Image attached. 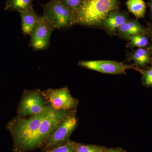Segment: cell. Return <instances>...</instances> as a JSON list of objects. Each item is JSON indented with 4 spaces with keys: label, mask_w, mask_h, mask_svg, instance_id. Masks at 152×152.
<instances>
[{
    "label": "cell",
    "mask_w": 152,
    "mask_h": 152,
    "mask_svg": "<svg viewBox=\"0 0 152 152\" xmlns=\"http://www.w3.org/2000/svg\"><path fill=\"white\" fill-rule=\"evenodd\" d=\"M34 0H7L5 11H20L29 10L33 9L32 3Z\"/></svg>",
    "instance_id": "obj_12"
},
{
    "label": "cell",
    "mask_w": 152,
    "mask_h": 152,
    "mask_svg": "<svg viewBox=\"0 0 152 152\" xmlns=\"http://www.w3.org/2000/svg\"><path fill=\"white\" fill-rule=\"evenodd\" d=\"M60 1L70 10L74 12L78 7L79 6L83 0H60Z\"/></svg>",
    "instance_id": "obj_18"
},
{
    "label": "cell",
    "mask_w": 152,
    "mask_h": 152,
    "mask_svg": "<svg viewBox=\"0 0 152 152\" xmlns=\"http://www.w3.org/2000/svg\"><path fill=\"white\" fill-rule=\"evenodd\" d=\"M78 65L88 69L110 75H125L126 73L127 70L132 69L140 71L134 66L126 64L123 62L108 60L80 61Z\"/></svg>",
    "instance_id": "obj_6"
},
{
    "label": "cell",
    "mask_w": 152,
    "mask_h": 152,
    "mask_svg": "<svg viewBox=\"0 0 152 152\" xmlns=\"http://www.w3.org/2000/svg\"><path fill=\"white\" fill-rule=\"evenodd\" d=\"M54 31L41 16L39 24L30 35V47L35 51L46 50L50 46L51 35Z\"/></svg>",
    "instance_id": "obj_7"
},
{
    "label": "cell",
    "mask_w": 152,
    "mask_h": 152,
    "mask_svg": "<svg viewBox=\"0 0 152 152\" xmlns=\"http://www.w3.org/2000/svg\"><path fill=\"white\" fill-rule=\"evenodd\" d=\"M148 5L152 14V0H150V1L148 3Z\"/></svg>",
    "instance_id": "obj_20"
},
{
    "label": "cell",
    "mask_w": 152,
    "mask_h": 152,
    "mask_svg": "<svg viewBox=\"0 0 152 152\" xmlns=\"http://www.w3.org/2000/svg\"><path fill=\"white\" fill-rule=\"evenodd\" d=\"M129 60H132L135 65L142 67L149 63L151 59V52L143 48H139L129 54Z\"/></svg>",
    "instance_id": "obj_11"
},
{
    "label": "cell",
    "mask_w": 152,
    "mask_h": 152,
    "mask_svg": "<svg viewBox=\"0 0 152 152\" xmlns=\"http://www.w3.org/2000/svg\"><path fill=\"white\" fill-rule=\"evenodd\" d=\"M128 10L138 18H143L146 6L143 0H128L126 3Z\"/></svg>",
    "instance_id": "obj_13"
},
{
    "label": "cell",
    "mask_w": 152,
    "mask_h": 152,
    "mask_svg": "<svg viewBox=\"0 0 152 152\" xmlns=\"http://www.w3.org/2000/svg\"><path fill=\"white\" fill-rule=\"evenodd\" d=\"M145 34V30L138 21L130 19L120 26L117 31L119 37L128 40L133 36Z\"/></svg>",
    "instance_id": "obj_10"
},
{
    "label": "cell",
    "mask_w": 152,
    "mask_h": 152,
    "mask_svg": "<svg viewBox=\"0 0 152 152\" xmlns=\"http://www.w3.org/2000/svg\"><path fill=\"white\" fill-rule=\"evenodd\" d=\"M43 18L54 30L61 29L75 25L73 11L60 0H51L42 6Z\"/></svg>",
    "instance_id": "obj_2"
},
{
    "label": "cell",
    "mask_w": 152,
    "mask_h": 152,
    "mask_svg": "<svg viewBox=\"0 0 152 152\" xmlns=\"http://www.w3.org/2000/svg\"><path fill=\"white\" fill-rule=\"evenodd\" d=\"M148 43V39L145 34L135 35L129 39L126 47L129 48H133L135 47L143 48L147 46Z\"/></svg>",
    "instance_id": "obj_14"
},
{
    "label": "cell",
    "mask_w": 152,
    "mask_h": 152,
    "mask_svg": "<svg viewBox=\"0 0 152 152\" xmlns=\"http://www.w3.org/2000/svg\"><path fill=\"white\" fill-rule=\"evenodd\" d=\"M129 19L125 13L117 10L111 11L103 20L102 26L109 34H117L119 27Z\"/></svg>",
    "instance_id": "obj_8"
},
{
    "label": "cell",
    "mask_w": 152,
    "mask_h": 152,
    "mask_svg": "<svg viewBox=\"0 0 152 152\" xmlns=\"http://www.w3.org/2000/svg\"><path fill=\"white\" fill-rule=\"evenodd\" d=\"M104 152H126L121 148H114L106 149Z\"/></svg>",
    "instance_id": "obj_19"
},
{
    "label": "cell",
    "mask_w": 152,
    "mask_h": 152,
    "mask_svg": "<svg viewBox=\"0 0 152 152\" xmlns=\"http://www.w3.org/2000/svg\"><path fill=\"white\" fill-rule=\"evenodd\" d=\"M150 49H151V52L152 54V45H151V48H150Z\"/></svg>",
    "instance_id": "obj_22"
},
{
    "label": "cell",
    "mask_w": 152,
    "mask_h": 152,
    "mask_svg": "<svg viewBox=\"0 0 152 152\" xmlns=\"http://www.w3.org/2000/svg\"><path fill=\"white\" fill-rule=\"evenodd\" d=\"M48 106L42 91L26 90L24 92L18 107V116L27 118L37 115L45 110Z\"/></svg>",
    "instance_id": "obj_4"
},
{
    "label": "cell",
    "mask_w": 152,
    "mask_h": 152,
    "mask_svg": "<svg viewBox=\"0 0 152 152\" xmlns=\"http://www.w3.org/2000/svg\"><path fill=\"white\" fill-rule=\"evenodd\" d=\"M118 7V0H83L73 12L75 25L102 26L104 19Z\"/></svg>",
    "instance_id": "obj_1"
},
{
    "label": "cell",
    "mask_w": 152,
    "mask_h": 152,
    "mask_svg": "<svg viewBox=\"0 0 152 152\" xmlns=\"http://www.w3.org/2000/svg\"><path fill=\"white\" fill-rule=\"evenodd\" d=\"M75 142L69 140L42 152H76Z\"/></svg>",
    "instance_id": "obj_15"
},
{
    "label": "cell",
    "mask_w": 152,
    "mask_h": 152,
    "mask_svg": "<svg viewBox=\"0 0 152 152\" xmlns=\"http://www.w3.org/2000/svg\"><path fill=\"white\" fill-rule=\"evenodd\" d=\"M106 148L100 146L76 142V152H104Z\"/></svg>",
    "instance_id": "obj_16"
},
{
    "label": "cell",
    "mask_w": 152,
    "mask_h": 152,
    "mask_svg": "<svg viewBox=\"0 0 152 152\" xmlns=\"http://www.w3.org/2000/svg\"><path fill=\"white\" fill-rule=\"evenodd\" d=\"M18 12L21 19L22 33L24 35H31L39 24L41 17L39 16L33 9Z\"/></svg>",
    "instance_id": "obj_9"
},
{
    "label": "cell",
    "mask_w": 152,
    "mask_h": 152,
    "mask_svg": "<svg viewBox=\"0 0 152 152\" xmlns=\"http://www.w3.org/2000/svg\"><path fill=\"white\" fill-rule=\"evenodd\" d=\"M42 92L48 105L56 110L72 111L77 107L78 101L72 96L67 87L49 89Z\"/></svg>",
    "instance_id": "obj_5"
},
{
    "label": "cell",
    "mask_w": 152,
    "mask_h": 152,
    "mask_svg": "<svg viewBox=\"0 0 152 152\" xmlns=\"http://www.w3.org/2000/svg\"><path fill=\"white\" fill-rule=\"evenodd\" d=\"M151 33L152 34V25L151 26Z\"/></svg>",
    "instance_id": "obj_21"
},
{
    "label": "cell",
    "mask_w": 152,
    "mask_h": 152,
    "mask_svg": "<svg viewBox=\"0 0 152 152\" xmlns=\"http://www.w3.org/2000/svg\"><path fill=\"white\" fill-rule=\"evenodd\" d=\"M142 81L145 86L152 87V67L142 73Z\"/></svg>",
    "instance_id": "obj_17"
},
{
    "label": "cell",
    "mask_w": 152,
    "mask_h": 152,
    "mask_svg": "<svg viewBox=\"0 0 152 152\" xmlns=\"http://www.w3.org/2000/svg\"><path fill=\"white\" fill-rule=\"evenodd\" d=\"M75 112L68 114L52 131L42 147V151L69 140L70 137L77 126L78 119Z\"/></svg>",
    "instance_id": "obj_3"
}]
</instances>
